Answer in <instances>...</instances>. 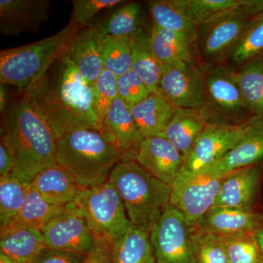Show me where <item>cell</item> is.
I'll list each match as a JSON object with an SVG mask.
<instances>
[{
	"label": "cell",
	"instance_id": "cell-1",
	"mask_svg": "<svg viewBox=\"0 0 263 263\" xmlns=\"http://www.w3.org/2000/svg\"><path fill=\"white\" fill-rule=\"evenodd\" d=\"M24 93L32 100L57 140L76 129L99 131L92 85L66 53Z\"/></svg>",
	"mask_w": 263,
	"mask_h": 263
},
{
	"label": "cell",
	"instance_id": "cell-2",
	"mask_svg": "<svg viewBox=\"0 0 263 263\" xmlns=\"http://www.w3.org/2000/svg\"><path fill=\"white\" fill-rule=\"evenodd\" d=\"M1 130V143L14 162L12 176L31 183L41 170L57 164V138L27 95L7 111Z\"/></svg>",
	"mask_w": 263,
	"mask_h": 263
},
{
	"label": "cell",
	"instance_id": "cell-3",
	"mask_svg": "<svg viewBox=\"0 0 263 263\" xmlns=\"http://www.w3.org/2000/svg\"><path fill=\"white\" fill-rule=\"evenodd\" d=\"M123 156L97 129H79L57 140L56 162L76 180L79 187L108 181Z\"/></svg>",
	"mask_w": 263,
	"mask_h": 263
},
{
	"label": "cell",
	"instance_id": "cell-4",
	"mask_svg": "<svg viewBox=\"0 0 263 263\" xmlns=\"http://www.w3.org/2000/svg\"><path fill=\"white\" fill-rule=\"evenodd\" d=\"M108 181L120 195L131 224L150 233L171 205V186L147 173L135 160L119 162Z\"/></svg>",
	"mask_w": 263,
	"mask_h": 263
},
{
	"label": "cell",
	"instance_id": "cell-5",
	"mask_svg": "<svg viewBox=\"0 0 263 263\" xmlns=\"http://www.w3.org/2000/svg\"><path fill=\"white\" fill-rule=\"evenodd\" d=\"M82 27L68 24L60 32L37 42L0 52V83L15 86L22 94L67 53L72 38Z\"/></svg>",
	"mask_w": 263,
	"mask_h": 263
},
{
	"label": "cell",
	"instance_id": "cell-6",
	"mask_svg": "<svg viewBox=\"0 0 263 263\" xmlns=\"http://www.w3.org/2000/svg\"><path fill=\"white\" fill-rule=\"evenodd\" d=\"M73 202L95 237L114 243L132 226L120 195L108 180L97 186L80 187Z\"/></svg>",
	"mask_w": 263,
	"mask_h": 263
},
{
	"label": "cell",
	"instance_id": "cell-7",
	"mask_svg": "<svg viewBox=\"0 0 263 263\" xmlns=\"http://www.w3.org/2000/svg\"><path fill=\"white\" fill-rule=\"evenodd\" d=\"M157 263H197L193 227L170 205L151 230Z\"/></svg>",
	"mask_w": 263,
	"mask_h": 263
},
{
	"label": "cell",
	"instance_id": "cell-8",
	"mask_svg": "<svg viewBox=\"0 0 263 263\" xmlns=\"http://www.w3.org/2000/svg\"><path fill=\"white\" fill-rule=\"evenodd\" d=\"M262 9L263 0H252L249 4L200 26V47L204 58L214 62L230 55L251 19Z\"/></svg>",
	"mask_w": 263,
	"mask_h": 263
},
{
	"label": "cell",
	"instance_id": "cell-9",
	"mask_svg": "<svg viewBox=\"0 0 263 263\" xmlns=\"http://www.w3.org/2000/svg\"><path fill=\"white\" fill-rule=\"evenodd\" d=\"M247 119L240 123H208L185 159L179 176H193L220 160L239 141L245 131Z\"/></svg>",
	"mask_w": 263,
	"mask_h": 263
},
{
	"label": "cell",
	"instance_id": "cell-10",
	"mask_svg": "<svg viewBox=\"0 0 263 263\" xmlns=\"http://www.w3.org/2000/svg\"><path fill=\"white\" fill-rule=\"evenodd\" d=\"M224 176L197 174L179 176L171 185V205L179 210L189 224L196 226L214 206Z\"/></svg>",
	"mask_w": 263,
	"mask_h": 263
},
{
	"label": "cell",
	"instance_id": "cell-11",
	"mask_svg": "<svg viewBox=\"0 0 263 263\" xmlns=\"http://www.w3.org/2000/svg\"><path fill=\"white\" fill-rule=\"evenodd\" d=\"M41 231L46 247L82 255L89 253L96 238L74 202L45 224Z\"/></svg>",
	"mask_w": 263,
	"mask_h": 263
},
{
	"label": "cell",
	"instance_id": "cell-12",
	"mask_svg": "<svg viewBox=\"0 0 263 263\" xmlns=\"http://www.w3.org/2000/svg\"><path fill=\"white\" fill-rule=\"evenodd\" d=\"M160 89L176 108L202 110L207 103L203 74L193 64L164 65Z\"/></svg>",
	"mask_w": 263,
	"mask_h": 263
},
{
	"label": "cell",
	"instance_id": "cell-13",
	"mask_svg": "<svg viewBox=\"0 0 263 263\" xmlns=\"http://www.w3.org/2000/svg\"><path fill=\"white\" fill-rule=\"evenodd\" d=\"M263 161V116L250 115L245 133L220 160L200 173L214 176L226 175ZM198 173V174H200Z\"/></svg>",
	"mask_w": 263,
	"mask_h": 263
},
{
	"label": "cell",
	"instance_id": "cell-14",
	"mask_svg": "<svg viewBox=\"0 0 263 263\" xmlns=\"http://www.w3.org/2000/svg\"><path fill=\"white\" fill-rule=\"evenodd\" d=\"M135 161L147 173L171 186L182 171L185 158L165 137L143 139Z\"/></svg>",
	"mask_w": 263,
	"mask_h": 263
},
{
	"label": "cell",
	"instance_id": "cell-15",
	"mask_svg": "<svg viewBox=\"0 0 263 263\" xmlns=\"http://www.w3.org/2000/svg\"><path fill=\"white\" fill-rule=\"evenodd\" d=\"M99 132L122 154L124 160H135L144 139L137 127L130 108L119 96L100 123Z\"/></svg>",
	"mask_w": 263,
	"mask_h": 263
},
{
	"label": "cell",
	"instance_id": "cell-16",
	"mask_svg": "<svg viewBox=\"0 0 263 263\" xmlns=\"http://www.w3.org/2000/svg\"><path fill=\"white\" fill-rule=\"evenodd\" d=\"M262 173V162L226 175L213 208L253 211Z\"/></svg>",
	"mask_w": 263,
	"mask_h": 263
},
{
	"label": "cell",
	"instance_id": "cell-17",
	"mask_svg": "<svg viewBox=\"0 0 263 263\" xmlns=\"http://www.w3.org/2000/svg\"><path fill=\"white\" fill-rule=\"evenodd\" d=\"M204 76L208 101L224 117H243L249 113L246 108L236 72L224 65L209 67Z\"/></svg>",
	"mask_w": 263,
	"mask_h": 263
},
{
	"label": "cell",
	"instance_id": "cell-18",
	"mask_svg": "<svg viewBox=\"0 0 263 263\" xmlns=\"http://www.w3.org/2000/svg\"><path fill=\"white\" fill-rule=\"evenodd\" d=\"M50 0H0V32L18 36L35 32L48 20Z\"/></svg>",
	"mask_w": 263,
	"mask_h": 263
},
{
	"label": "cell",
	"instance_id": "cell-19",
	"mask_svg": "<svg viewBox=\"0 0 263 263\" xmlns=\"http://www.w3.org/2000/svg\"><path fill=\"white\" fill-rule=\"evenodd\" d=\"M105 37L97 27L88 25L82 27L76 32L66 53L83 77L91 84L105 70Z\"/></svg>",
	"mask_w": 263,
	"mask_h": 263
},
{
	"label": "cell",
	"instance_id": "cell-20",
	"mask_svg": "<svg viewBox=\"0 0 263 263\" xmlns=\"http://www.w3.org/2000/svg\"><path fill=\"white\" fill-rule=\"evenodd\" d=\"M262 224L263 214L260 213L228 208H212L196 226L223 237L254 233Z\"/></svg>",
	"mask_w": 263,
	"mask_h": 263
},
{
	"label": "cell",
	"instance_id": "cell-21",
	"mask_svg": "<svg viewBox=\"0 0 263 263\" xmlns=\"http://www.w3.org/2000/svg\"><path fill=\"white\" fill-rule=\"evenodd\" d=\"M46 247L41 228L18 223L0 228V253L19 263H32Z\"/></svg>",
	"mask_w": 263,
	"mask_h": 263
},
{
	"label": "cell",
	"instance_id": "cell-22",
	"mask_svg": "<svg viewBox=\"0 0 263 263\" xmlns=\"http://www.w3.org/2000/svg\"><path fill=\"white\" fill-rule=\"evenodd\" d=\"M176 109L160 89L151 93L130 110L140 133L146 138L162 134Z\"/></svg>",
	"mask_w": 263,
	"mask_h": 263
},
{
	"label": "cell",
	"instance_id": "cell-23",
	"mask_svg": "<svg viewBox=\"0 0 263 263\" xmlns=\"http://www.w3.org/2000/svg\"><path fill=\"white\" fill-rule=\"evenodd\" d=\"M209 122L204 110L177 108L161 135L169 140L186 159Z\"/></svg>",
	"mask_w": 263,
	"mask_h": 263
},
{
	"label": "cell",
	"instance_id": "cell-24",
	"mask_svg": "<svg viewBox=\"0 0 263 263\" xmlns=\"http://www.w3.org/2000/svg\"><path fill=\"white\" fill-rule=\"evenodd\" d=\"M148 5L154 24L182 34L193 43L197 41L200 26L190 12L188 0H153Z\"/></svg>",
	"mask_w": 263,
	"mask_h": 263
},
{
	"label": "cell",
	"instance_id": "cell-25",
	"mask_svg": "<svg viewBox=\"0 0 263 263\" xmlns=\"http://www.w3.org/2000/svg\"><path fill=\"white\" fill-rule=\"evenodd\" d=\"M31 184L46 200L57 205L73 202L80 189L74 178L57 164L39 171Z\"/></svg>",
	"mask_w": 263,
	"mask_h": 263
},
{
	"label": "cell",
	"instance_id": "cell-26",
	"mask_svg": "<svg viewBox=\"0 0 263 263\" xmlns=\"http://www.w3.org/2000/svg\"><path fill=\"white\" fill-rule=\"evenodd\" d=\"M149 39L152 50L162 65L193 64L191 48L193 43L183 34L161 28L154 24Z\"/></svg>",
	"mask_w": 263,
	"mask_h": 263
},
{
	"label": "cell",
	"instance_id": "cell-27",
	"mask_svg": "<svg viewBox=\"0 0 263 263\" xmlns=\"http://www.w3.org/2000/svg\"><path fill=\"white\" fill-rule=\"evenodd\" d=\"M132 39L133 42L132 70L140 76L152 92L159 91L163 65L152 50L149 34L141 28Z\"/></svg>",
	"mask_w": 263,
	"mask_h": 263
},
{
	"label": "cell",
	"instance_id": "cell-28",
	"mask_svg": "<svg viewBox=\"0 0 263 263\" xmlns=\"http://www.w3.org/2000/svg\"><path fill=\"white\" fill-rule=\"evenodd\" d=\"M113 248L114 263H157L149 233L133 224Z\"/></svg>",
	"mask_w": 263,
	"mask_h": 263
},
{
	"label": "cell",
	"instance_id": "cell-29",
	"mask_svg": "<svg viewBox=\"0 0 263 263\" xmlns=\"http://www.w3.org/2000/svg\"><path fill=\"white\" fill-rule=\"evenodd\" d=\"M236 79L247 111L263 116V56L245 64Z\"/></svg>",
	"mask_w": 263,
	"mask_h": 263
},
{
	"label": "cell",
	"instance_id": "cell-30",
	"mask_svg": "<svg viewBox=\"0 0 263 263\" xmlns=\"http://www.w3.org/2000/svg\"><path fill=\"white\" fill-rule=\"evenodd\" d=\"M30 184L12 175L0 178V228L11 226L16 221Z\"/></svg>",
	"mask_w": 263,
	"mask_h": 263
},
{
	"label": "cell",
	"instance_id": "cell-31",
	"mask_svg": "<svg viewBox=\"0 0 263 263\" xmlns=\"http://www.w3.org/2000/svg\"><path fill=\"white\" fill-rule=\"evenodd\" d=\"M67 205H53L46 200L30 184L23 207L14 223L36 227L41 229L48 221L63 212Z\"/></svg>",
	"mask_w": 263,
	"mask_h": 263
},
{
	"label": "cell",
	"instance_id": "cell-32",
	"mask_svg": "<svg viewBox=\"0 0 263 263\" xmlns=\"http://www.w3.org/2000/svg\"><path fill=\"white\" fill-rule=\"evenodd\" d=\"M230 56L235 62L243 65L263 56V9L251 19Z\"/></svg>",
	"mask_w": 263,
	"mask_h": 263
},
{
	"label": "cell",
	"instance_id": "cell-33",
	"mask_svg": "<svg viewBox=\"0 0 263 263\" xmlns=\"http://www.w3.org/2000/svg\"><path fill=\"white\" fill-rule=\"evenodd\" d=\"M141 5L136 3H128L110 15L98 28L105 37H132L140 29Z\"/></svg>",
	"mask_w": 263,
	"mask_h": 263
},
{
	"label": "cell",
	"instance_id": "cell-34",
	"mask_svg": "<svg viewBox=\"0 0 263 263\" xmlns=\"http://www.w3.org/2000/svg\"><path fill=\"white\" fill-rule=\"evenodd\" d=\"M133 42L132 37H105L103 59L105 70L117 77L132 70Z\"/></svg>",
	"mask_w": 263,
	"mask_h": 263
},
{
	"label": "cell",
	"instance_id": "cell-35",
	"mask_svg": "<svg viewBox=\"0 0 263 263\" xmlns=\"http://www.w3.org/2000/svg\"><path fill=\"white\" fill-rule=\"evenodd\" d=\"M221 238L228 263H263V257L254 233H240Z\"/></svg>",
	"mask_w": 263,
	"mask_h": 263
},
{
	"label": "cell",
	"instance_id": "cell-36",
	"mask_svg": "<svg viewBox=\"0 0 263 263\" xmlns=\"http://www.w3.org/2000/svg\"><path fill=\"white\" fill-rule=\"evenodd\" d=\"M197 263H228L222 239L199 227H193Z\"/></svg>",
	"mask_w": 263,
	"mask_h": 263
},
{
	"label": "cell",
	"instance_id": "cell-37",
	"mask_svg": "<svg viewBox=\"0 0 263 263\" xmlns=\"http://www.w3.org/2000/svg\"><path fill=\"white\" fill-rule=\"evenodd\" d=\"M252 0H188L189 8L199 26L231 10L249 4Z\"/></svg>",
	"mask_w": 263,
	"mask_h": 263
},
{
	"label": "cell",
	"instance_id": "cell-38",
	"mask_svg": "<svg viewBox=\"0 0 263 263\" xmlns=\"http://www.w3.org/2000/svg\"><path fill=\"white\" fill-rule=\"evenodd\" d=\"M117 80L118 77L115 74L105 69L91 84L95 113L98 117L99 127L112 103L119 96Z\"/></svg>",
	"mask_w": 263,
	"mask_h": 263
},
{
	"label": "cell",
	"instance_id": "cell-39",
	"mask_svg": "<svg viewBox=\"0 0 263 263\" xmlns=\"http://www.w3.org/2000/svg\"><path fill=\"white\" fill-rule=\"evenodd\" d=\"M118 95L129 108L139 103L152 93L140 76L133 70L118 77Z\"/></svg>",
	"mask_w": 263,
	"mask_h": 263
},
{
	"label": "cell",
	"instance_id": "cell-40",
	"mask_svg": "<svg viewBox=\"0 0 263 263\" xmlns=\"http://www.w3.org/2000/svg\"><path fill=\"white\" fill-rule=\"evenodd\" d=\"M124 3L122 0H73L72 11L69 24L84 27L100 12Z\"/></svg>",
	"mask_w": 263,
	"mask_h": 263
},
{
	"label": "cell",
	"instance_id": "cell-41",
	"mask_svg": "<svg viewBox=\"0 0 263 263\" xmlns=\"http://www.w3.org/2000/svg\"><path fill=\"white\" fill-rule=\"evenodd\" d=\"M85 256L46 247L37 254L32 263H82Z\"/></svg>",
	"mask_w": 263,
	"mask_h": 263
},
{
	"label": "cell",
	"instance_id": "cell-42",
	"mask_svg": "<svg viewBox=\"0 0 263 263\" xmlns=\"http://www.w3.org/2000/svg\"><path fill=\"white\" fill-rule=\"evenodd\" d=\"M82 263H114L113 243L96 237L93 247L85 256Z\"/></svg>",
	"mask_w": 263,
	"mask_h": 263
},
{
	"label": "cell",
	"instance_id": "cell-43",
	"mask_svg": "<svg viewBox=\"0 0 263 263\" xmlns=\"http://www.w3.org/2000/svg\"><path fill=\"white\" fill-rule=\"evenodd\" d=\"M14 162L9 149L3 143L0 144V178L11 176Z\"/></svg>",
	"mask_w": 263,
	"mask_h": 263
},
{
	"label": "cell",
	"instance_id": "cell-44",
	"mask_svg": "<svg viewBox=\"0 0 263 263\" xmlns=\"http://www.w3.org/2000/svg\"><path fill=\"white\" fill-rule=\"evenodd\" d=\"M254 236L263 257V224L254 232Z\"/></svg>",
	"mask_w": 263,
	"mask_h": 263
},
{
	"label": "cell",
	"instance_id": "cell-45",
	"mask_svg": "<svg viewBox=\"0 0 263 263\" xmlns=\"http://www.w3.org/2000/svg\"><path fill=\"white\" fill-rule=\"evenodd\" d=\"M7 105V92L4 85L0 86V111H5Z\"/></svg>",
	"mask_w": 263,
	"mask_h": 263
},
{
	"label": "cell",
	"instance_id": "cell-46",
	"mask_svg": "<svg viewBox=\"0 0 263 263\" xmlns=\"http://www.w3.org/2000/svg\"><path fill=\"white\" fill-rule=\"evenodd\" d=\"M0 263H19L15 260L14 259L11 258L8 256L5 255L3 253H0Z\"/></svg>",
	"mask_w": 263,
	"mask_h": 263
}]
</instances>
